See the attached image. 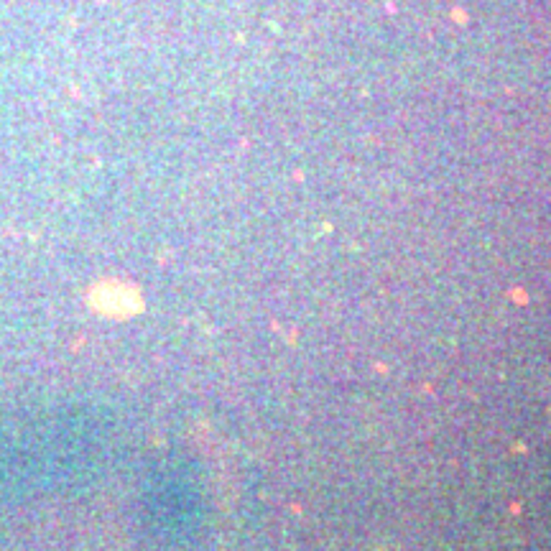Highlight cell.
I'll use <instances>...</instances> for the list:
<instances>
[{"mask_svg":"<svg viewBox=\"0 0 551 551\" xmlns=\"http://www.w3.org/2000/svg\"><path fill=\"white\" fill-rule=\"evenodd\" d=\"M87 304L100 317H107V319H130L143 311V296L138 286L118 278H107L95 284L87 294Z\"/></svg>","mask_w":551,"mask_h":551,"instance_id":"1","label":"cell"}]
</instances>
